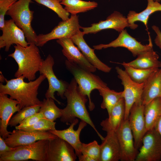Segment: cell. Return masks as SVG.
<instances>
[{
    "mask_svg": "<svg viewBox=\"0 0 161 161\" xmlns=\"http://www.w3.org/2000/svg\"><path fill=\"white\" fill-rule=\"evenodd\" d=\"M24 76H21L10 80L5 79L6 84L0 83V93L9 95L10 98L17 101L21 109L30 106L41 104L42 101L38 97V90L46 78L43 74L35 80L25 82Z\"/></svg>",
    "mask_w": 161,
    "mask_h": 161,
    "instance_id": "6da1fadb",
    "label": "cell"
},
{
    "mask_svg": "<svg viewBox=\"0 0 161 161\" xmlns=\"http://www.w3.org/2000/svg\"><path fill=\"white\" fill-rule=\"evenodd\" d=\"M64 95L67 100V104L65 108L61 109V121L66 125H70L78 118L89 124L103 140L104 138L95 128L86 109V104L88 99L86 96L81 93L74 78L69 83Z\"/></svg>",
    "mask_w": 161,
    "mask_h": 161,
    "instance_id": "7a4b0ae2",
    "label": "cell"
},
{
    "mask_svg": "<svg viewBox=\"0 0 161 161\" xmlns=\"http://www.w3.org/2000/svg\"><path fill=\"white\" fill-rule=\"evenodd\" d=\"M14 47V52L8 56L13 58L18 65L15 77L23 76L29 81L35 80L36 74L39 71L44 60L38 46L35 44H31L26 47L18 44Z\"/></svg>",
    "mask_w": 161,
    "mask_h": 161,
    "instance_id": "3957f363",
    "label": "cell"
},
{
    "mask_svg": "<svg viewBox=\"0 0 161 161\" xmlns=\"http://www.w3.org/2000/svg\"><path fill=\"white\" fill-rule=\"evenodd\" d=\"M65 65L66 69L73 75L76 81L81 93L87 97L89 100V110L90 111L93 110L95 105L91 98V92L95 89L107 88L108 87L107 84L98 76L76 64L66 60Z\"/></svg>",
    "mask_w": 161,
    "mask_h": 161,
    "instance_id": "277c9868",
    "label": "cell"
},
{
    "mask_svg": "<svg viewBox=\"0 0 161 161\" xmlns=\"http://www.w3.org/2000/svg\"><path fill=\"white\" fill-rule=\"evenodd\" d=\"M31 0H18L10 7L6 15L10 16L24 32L29 44H36L37 35L31 26L34 11L29 7Z\"/></svg>",
    "mask_w": 161,
    "mask_h": 161,
    "instance_id": "5b68a950",
    "label": "cell"
},
{
    "mask_svg": "<svg viewBox=\"0 0 161 161\" xmlns=\"http://www.w3.org/2000/svg\"><path fill=\"white\" fill-rule=\"evenodd\" d=\"M49 140H42L31 144L16 147L0 156V161H21L29 160L46 161Z\"/></svg>",
    "mask_w": 161,
    "mask_h": 161,
    "instance_id": "8992f818",
    "label": "cell"
},
{
    "mask_svg": "<svg viewBox=\"0 0 161 161\" xmlns=\"http://www.w3.org/2000/svg\"><path fill=\"white\" fill-rule=\"evenodd\" d=\"M54 63L52 57L49 54L43 60L39 72L40 74L45 76L48 82L49 87L45 94V97L51 98L61 105V103L55 97L54 93L56 92L58 96L63 99H65L64 93L69 83L65 80H59L56 77L53 69Z\"/></svg>",
    "mask_w": 161,
    "mask_h": 161,
    "instance_id": "52a82bcc",
    "label": "cell"
},
{
    "mask_svg": "<svg viewBox=\"0 0 161 161\" xmlns=\"http://www.w3.org/2000/svg\"><path fill=\"white\" fill-rule=\"evenodd\" d=\"M115 69L124 88L123 92L125 105L124 120H127L133 105L135 103L142 102L141 96L145 83H139L133 81L125 70L118 66L116 67Z\"/></svg>",
    "mask_w": 161,
    "mask_h": 161,
    "instance_id": "ba28073f",
    "label": "cell"
},
{
    "mask_svg": "<svg viewBox=\"0 0 161 161\" xmlns=\"http://www.w3.org/2000/svg\"><path fill=\"white\" fill-rule=\"evenodd\" d=\"M78 16L71 15L67 20L60 22L49 33L37 35L36 45L42 47L48 41L64 38H71L80 30Z\"/></svg>",
    "mask_w": 161,
    "mask_h": 161,
    "instance_id": "9c48e42d",
    "label": "cell"
},
{
    "mask_svg": "<svg viewBox=\"0 0 161 161\" xmlns=\"http://www.w3.org/2000/svg\"><path fill=\"white\" fill-rule=\"evenodd\" d=\"M135 161H159L161 159V137L154 128L147 131Z\"/></svg>",
    "mask_w": 161,
    "mask_h": 161,
    "instance_id": "30bf717a",
    "label": "cell"
},
{
    "mask_svg": "<svg viewBox=\"0 0 161 161\" xmlns=\"http://www.w3.org/2000/svg\"><path fill=\"white\" fill-rule=\"evenodd\" d=\"M149 43L143 45L130 35L126 30L120 32L117 38L107 44H100L93 46L95 49L101 50L109 47H122L130 51L133 56L135 57L141 53L153 48L151 37L148 33Z\"/></svg>",
    "mask_w": 161,
    "mask_h": 161,
    "instance_id": "8fae6325",
    "label": "cell"
},
{
    "mask_svg": "<svg viewBox=\"0 0 161 161\" xmlns=\"http://www.w3.org/2000/svg\"><path fill=\"white\" fill-rule=\"evenodd\" d=\"M57 137L49 131H27L15 129L10 131L4 140L9 146L15 148L31 144L40 140H51Z\"/></svg>",
    "mask_w": 161,
    "mask_h": 161,
    "instance_id": "7c38bea8",
    "label": "cell"
},
{
    "mask_svg": "<svg viewBox=\"0 0 161 161\" xmlns=\"http://www.w3.org/2000/svg\"><path fill=\"white\" fill-rule=\"evenodd\" d=\"M116 133L120 145L121 161H135L138 149L134 145L128 119L123 120Z\"/></svg>",
    "mask_w": 161,
    "mask_h": 161,
    "instance_id": "4fadbf2b",
    "label": "cell"
},
{
    "mask_svg": "<svg viewBox=\"0 0 161 161\" xmlns=\"http://www.w3.org/2000/svg\"><path fill=\"white\" fill-rule=\"evenodd\" d=\"M144 108V105L142 102L134 103L130 109L128 119L134 137V145L137 149L141 146L143 137L147 131Z\"/></svg>",
    "mask_w": 161,
    "mask_h": 161,
    "instance_id": "5bb4252c",
    "label": "cell"
},
{
    "mask_svg": "<svg viewBox=\"0 0 161 161\" xmlns=\"http://www.w3.org/2000/svg\"><path fill=\"white\" fill-rule=\"evenodd\" d=\"M76 155L73 147L58 137L49 141L46 161H75Z\"/></svg>",
    "mask_w": 161,
    "mask_h": 161,
    "instance_id": "9a60e30c",
    "label": "cell"
},
{
    "mask_svg": "<svg viewBox=\"0 0 161 161\" xmlns=\"http://www.w3.org/2000/svg\"><path fill=\"white\" fill-rule=\"evenodd\" d=\"M126 27H130L127 17L119 12L115 11L108 16L106 20L92 24L90 27H81L80 28L85 35L95 34L108 29H113L120 32Z\"/></svg>",
    "mask_w": 161,
    "mask_h": 161,
    "instance_id": "2e32d148",
    "label": "cell"
},
{
    "mask_svg": "<svg viewBox=\"0 0 161 161\" xmlns=\"http://www.w3.org/2000/svg\"><path fill=\"white\" fill-rule=\"evenodd\" d=\"M0 36V48L5 47L6 52L9 51L13 44L26 47L29 44L26 41L23 31L17 26L11 19L5 20L4 26Z\"/></svg>",
    "mask_w": 161,
    "mask_h": 161,
    "instance_id": "e0dca14e",
    "label": "cell"
},
{
    "mask_svg": "<svg viewBox=\"0 0 161 161\" xmlns=\"http://www.w3.org/2000/svg\"><path fill=\"white\" fill-rule=\"evenodd\" d=\"M56 41L62 47L63 54L67 60L92 72L96 71V68L87 61L70 38H60L57 39Z\"/></svg>",
    "mask_w": 161,
    "mask_h": 161,
    "instance_id": "ac0fdd59",
    "label": "cell"
},
{
    "mask_svg": "<svg viewBox=\"0 0 161 161\" xmlns=\"http://www.w3.org/2000/svg\"><path fill=\"white\" fill-rule=\"evenodd\" d=\"M78 122V120L76 118L70 124V126L66 129L63 130H57L55 129L49 131L70 144L74 148L75 154L78 157L82 154V143L80 140V133L82 130L87 124L84 121L81 120L78 128L77 130H75L74 129V126L77 124Z\"/></svg>",
    "mask_w": 161,
    "mask_h": 161,
    "instance_id": "d6986e66",
    "label": "cell"
},
{
    "mask_svg": "<svg viewBox=\"0 0 161 161\" xmlns=\"http://www.w3.org/2000/svg\"><path fill=\"white\" fill-rule=\"evenodd\" d=\"M20 110L17 101L8 98L7 94L0 93V133L3 138H6L10 133L7 130V127L11 117Z\"/></svg>",
    "mask_w": 161,
    "mask_h": 161,
    "instance_id": "ffe728a7",
    "label": "cell"
},
{
    "mask_svg": "<svg viewBox=\"0 0 161 161\" xmlns=\"http://www.w3.org/2000/svg\"><path fill=\"white\" fill-rule=\"evenodd\" d=\"M85 34L80 30L70 38L78 48L87 61L96 69L105 73H109L112 68L101 61L95 54L94 49L91 48L85 41Z\"/></svg>",
    "mask_w": 161,
    "mask_h": 161,
    "instance_id": "44dd1931",
    "label": "cell"
},
{
    "mask_svg": "<svg viewBox=\"0 0 161 161\" xmlns=\"http://www.w3.org/2000/svg\"><path fill=\"white\" fill-rule=\"evenodd\" d=\"M99 161H118L120 160L121 152L119 142L116 132H107V135L100 145Z\"/></svg>",
    "mask_w": 161,
    "mask_h": 161,
    "instance_id": "7402d4cb",
    "label": "cell"
},
{
    "mask_svg": "<svg viewBox=\"0 0 161 161\" xmlns=\"http://www.w3.org/2000/svg\"><path fill=\"white\" fill-rule=\"evenodd\" d=\"M159 56L153 48L144 51L137 56L135 60L129 62L116 63L129 65L135 68L141 69L161 68V62Z\"/></svg>",
    "mask_w": 161,
    "mask_h": 161,
    "instance_id": "603a6c76",
    "label": "cell"
},
{
    "mask_svg": "<svg viewBox=\"0 0 161 161\" xmlns=\"http://www.w3.org/2000/svg\"><path fill=\"white\" fill-rule=\"evenodd\" d=\"M125 113V102L123 98L112 108L108 117L100 123L102 129L106 132H116L124 120Z\"/></svg>",
    "mask_w": 161,
    "mask_h": 161,
    "instance_id": "cb8c5ba5",
    "label": "cell"
},
{
    "mask_svg": "<svg viewBox=\"0 0 161 161\" xmlns=\"http://www.w3.org/2000/svg\"><path fill=\"white\" fill-rule=\"evenodd\" d=\"M161 86V68L154 72L145 82L141 96L142 104L145 105L160 97Z\"/></svg>",
    "mask_w": 161,
    "mask_h": 161,
    "instance_id": "d4e9b609",
    "label": "cell"
},
{
    "mask_svg": "<svg viewBox=\"0 0 161 161\" xmlns=\"http://www.w3.org/2000/svg\"><path fill=\"white\" fill-rule=\"evenodd\" d=\"M147 5L146 8L139 13L134 11L129 12L127 18L130 25V28L134 30L138 25L135 23V22L139 21L143 23L148 29V24L150 16L154 13L161 11V4L160 2L154 0H147Z\"/></svg>",
    "mask_w": 161,
    "mask_h": 161,
    "instance_id": "484cf974",
    "label": "cell"
},
{
    "mask_svg": "<svg viewBox=\"0 0 161 161\" xmlns=\"http://www.w3.org/2000/svg\"><path fill=\"white\" fill-rule=\"evenodd\" d=\"M144 115L147 131L154 128L161 117V98L158 97L144 105Z\"/></svg>",
    "mask_w": 161,
    "mask_h": 161,
    "instance_id": "4316f807",
    "label": "cell"
},
{
    "mask_svg": "<svg viewBox=\"0 0 161 161\" xmlns=\"http://www.w3.org/2000/svg\"><path fill=\"white\" fill-rule=\"evenodd\" d=\"M97 90L103 99L101 107L103 109H106L109 115L113 107L123 98V92H117L110 89L108 87Z\"/></svg>",
    "mask_w": 161,
    "mask_h": 161,
    "instance_id": "83f0119b",
    "label": "cell"
},
{
    "mask_svg": "<svg viewBox=\"0 0 161 161\" xmlns=\"http://www.w3.org/2000/svg\"><path fill=\"white\" fill-rule=\"evenodd\" d=\"M64 8L71 15H77L92 10L97 7L98 4L94 1L82 0H63L61 2Z\"/></svg>",
    "mask_w": 161,
    "mask_h": 161,
    "instance_id": "f1b7e54d",
    "label": "cell"
},
{
    "mask_svg": "<svg viewBox=\"0 0 161 161\" xmlns=\"http://www.w3.org/2000/svg\"><path fill=\"white\" fill-rule=\"evenodd\" d=\"M54 100L51 98L44 99L39 112L42 114L45 118L52 121L60 118L61 116V109L56 106Z\"/></svg>",
    "mask_w": 161,
    "mask_h": 161,
    "instance_id": "f546056e",
    "label": "cell"
},
{
    "mask_svg": "<svg viewBox=\"0 0 161 161\" xmlns=\"http://www.w3.org/2000/svg\"><path fill=\"white\" fill-rule=\"evenodd\" d=\"M120 64L124 67L125 71L130 78L133 81L139 83H145L154 72L159 69H138L124 64Z\"/></svg>",
    "mask_w": 161,
    "mask_h": 161,
    "instance_id": "4dcf8cb0",
    "label": "cell"
},
{
    "mask_svg": "<svg viewBox=\"0 0 161 161\" xmlns=\"http://www.w3.org/2000/svg\"><path fill=\"white\" fill-rule=\"evenodd\" d=\"M41 105L25 107L21 109L10 119L8 126H16L28 117L39 112Z\"/></svg>",
    "mask_w": 161,
    "mask_h": 161,
    "instance_id": "1f68e13d",
    "label": "cell"
},
{
    "mask_svg": "<svg viewBox=\"0 0 161 161\" xmlns=\"http://www.w3.org/2000/svg\"><path fill=\"white\" fill-rule=\"evenodd\" d=\"M38 3L45 6L55 12L62 21L69 18V13L63 8L60 2L56 0H34Z\"/></svg>",
    "mask_w": 161,
    "mask_h": 161,
    "instance_id": "d6a6232c",
    "label": "cell"
},
{
    "mask_svg": "<svg viewBox=\"0 0 161 161\" xmlns=\"http://www.w3.org/2000/svg\"><path fill=\"white\" fill-rule=\"evenodd\" d=\"M100 153V145L95 140L87 144L82 143V154L89 156L95 161H99Z\"/></svg>",
    "mask_w": 161,
    "mask_h": 161,
    "instance_id": "836d02e7",
    "label": "cell"
},
{
    "mask_svg": "<svg viewBox=\"0 0 161 161\" xmlns=\"http://www.w3.org/2000/svg\"><path fill=\"white\" fill-rule=\"evenodd\" d=\"M56 122L51 121L45 118H42L38 120L33 125L22 128L24 131H47L56 129Z\"/></svg>",
    "mask_w": 161,
    "mask_h": 161,
    "instance_id": "e575fe53",
    "label": "cell"
},
{
    "mask_svg": "<svg viewBox=\"0 0 161 161\" xmlns=\"http://www.w3.org/2000/svg\"><path fill=\"white\" fill-rule=\"evenodd\" d=\"M18 0H0V29L2 30L5 23L4 16L11 6Z\"/></svg>",
    "mask_w": 161,
    "mask_h": 161,
    "instance_id": "d590c367",
    "label": "cell"
},
{
    "mask_svg": "<svg viewBox=\"0 0 161 161\" xmlns=\"http://www.w3.org/2000/svg\"><path fill=\"white\" fill-rule=\"evenodd\" d=\"M43 118H45L43 114L39 112L25 119L18 125L15 127V129H19L31 126Z\"/></svg>",
    "mask_w": 161,
    "mask_h": 161,
    "instance_id": "8d00e7d4",
    "label": "cell"
},
{
    "mask_svg": "<svg viewBox=\"0 0 161 161\" xmlns=\"http://www.w3.org/2000/svg\"><path fill=\"white\" fill-rule=\"evenodd\" d=\"M152 28L156 34L154 39V43L161 50V31L159 27L155 25H153Z\"/></svg>",
    "mask_w": 161,
    "mask_h": 161,
    "instance_id": "74e56055",
    "label": "cell"
},
{
    "mask_svg": "<svg viewBox=\"0 0 161 161\" xmlns=\"http://www.w3.org/2000/svg\"><path fill=\"white\" fill-rule=\"evenodd\" d=\"M15 148L9 146L6 143L4 139L0 136V156L4 153L14 149Z\"/></svg>",
    "mask_w": 161,
    "mask_h": 161,
    "instance_id": "f35d334b",
    "label": "cell"
},
{
    "mask_svg": "<svg viewBox=\"0 0 161 161\" xmlns=\"http://www.w3.org/2000/svg\"><path fill=\"white\" fill-rule=\"evenodd\" d=\"M154 128L157 131L161 137V117L157 122Z\"/></svg>",
    "mask_w": 161,
    "mask_h": 161,
    "instance_id": "ab89813d",
    "label": "cell"
},
{
    "mask_svg": "<svg viewBox=\"0 0 161 161\" xmlns=\"http://www.w3.org/2000/svg\"><path fill=\"white\" fill-rule=\"evenodd\" d=\"M6 78L4 77L3 75L1 74L0 75V81L1 83H3V82L5 81Z\"/></svg>",
    "mask_w": 161,
    "mask_h": 161,
    "instance_id": "60d3db41",
    "label": "cell"
},
{
    "mask_svg": "<svg viewBox=\"0 0 161 161\" xmlns=\"http://www.w3.org/2000/svg\"><path fill=\"white\" fill-rule=\"evenodd\" d=\"M160 97L161 98V86L160 89Z\"/></svg>",
    "mask_w": 161,
    "mask_h": 161,
    "instance_id": "b9f144b4",
    "label": "cell"
},
{
    "mask_svg": "<svg viewBox=\"0 0 161 161\" xmlns=\"http://www.w3.org/2000/svg\"><path fill=\"white\" fill-rule=\"evenodd\" d=\"M56 0L61 2L63 0Z\"/></svg>",
    "mask_w": 161,
    "mask_h": 161,
    "instance_id": "7bdbcfd3",
    "label": "cell"
},
{
    "mask_svg": "<svg viewBox=\"0 0 161 161\" xmlns=\"http://www.w3.org/2000/svg\"><path fill=\"white\" fill-rule=\"evenodd\" d=\"M154 0L157 1L159 2H160L161 1V0Z\"/></svg>",
    "mask_w": 161,
    "mask_h": 161,
    "instance_id": "ee69618b",
    "label": "cell"
}]
</instances>
